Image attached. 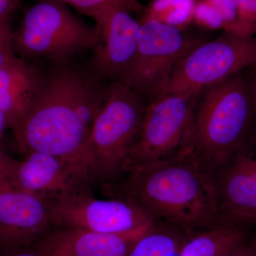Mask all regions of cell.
Instances as JSON below:
<instances>
[{
	"label": "cell",
	"mask_w": 256,
	"mask_h": 256,
	"mask_svg": "<svg viewBox=\"0 0 256 256\" xmlns=\"http://www.w3.org/2000/svg\"><path fill=\"white\" fill-rule=\"evenodd\" d=\"M48 204L53 226L120 234L156 222L131 202L110 197L98 200L92 191L70 194Z\"/></svg>",
	"instance_id": "cell-9"
},
{
	"label": "cell",
	"mask_w": 256,
	"mask_h": 256,
	"mask_svg": "<svg viewBox=\"0 0 256 256\" xmlns=\"http://www.w3.org/2000/svg\"><path fill=\"white\" fill-rule=\"evenodd\" d=\"M255 256H256V255H255Z\"/></svg>",
	"instance_id": "cell-31"
},
{
	"label": "cell",
	"mask_w": 256,
	"mask_h": 256,
	"mask_svg": "<svg viewBox=\"0 0 256 256\" xmlns=\"http://www.w3.org/2000/svg\"><path fill=\"white\" fill-rule=\"evenodd\" d=\"M13 28L10 18L0 22V68L16 56L13 48Z\"/></svg>",
	"instance_id": "cell-22"
},
{
	"label": "cell",
	"mask_w": 256,
	"mask_h": 256,
	"mask_svg": "<svg viewBox=\"0 0 256 256\" xmlns=\"http://www.w3.org/2000/svg\"><path fill=\"white\" fill-rule=\"evenodd\" d=\"M256 112L244 72L204 89L181 151L210 173L233 156L256 151Z\"/></svg>",
	"instance_id": "cell-3"
},
{
	"label": "cell",
	"mask_w": 256,
	"mask_h": 256,
	"mask_svg": "<svg viewBox=\"0 0 256 256\" xmlns=\"http://www.w3.org/2000/svg\"><path fill=\"white\" fill-rule=\"evenodd\" d=\"M130 13L120 6H110L94 20L100 35L92 50L89 70L104 82L126 85L132 72L140 23Z\"/></svg>",
	"instance_id": "cell-10"
},
{
	"label": "cell",
	"mask_w": 256,
	"mask_h": 256,
	"mask_svg": "<svg viewBox=\"0 0 256 256\" xmlns=\"http://www.w3.org/2000/svg\"><path fill=\"white\" fill-rule=\"evenodd\" d=\"M100 188L107 197L131 202L156 223L188 232L220 223L210 174L182 154L132 166L117 182Z\"/></svg>",
	"instance_id": "cell-2"
},
{
	"label": "cell",
	"mask_w": 256,
	"mask_h": 256,
	"mask_svg": "<svg viewBox=\"0 0 256 256\" xmlns=\"http://www.w3.org/2000/svg\"><path fill=\"white\" fill-rule=\"evenodd\" d=\"M52 227L48 202L18 190L0 170V250L32 246Z\"/></svg>",
	"instance_id": "cell-12"
},
{
	"label": "cell",
	"mask_w": 256,
	"mask_h": 256,
	"mask_svg": "<svg viewBox=\"0 0 256 256\" xmlns=\"http://www.w3.org/2000/svg\"><path fill=\"white\" fill-rule=\"evenodd\" d=\"M237 18L230 33L242 36L256 34V0H236Z\"/></svg>",
	"instance_id": "cell-20"
},
{
	"label": "cell",
	"mask_w": 256,
	"mask_h": 256,
	"mask_svg": "<svg viewBox=\"0 0 256 256\" xmlns=\"http://www.w3.org/2000/svg\"><path fill=\"white\" fill-rule=\"evenodd\" d=\"M208 174L220 222L256 225V151L237 154Z\"/></svg>",
	"instance_id": "cell-13"
},
{
	"label": "cell",
	"mask_w": 256,
	"mask_h": 256,
	"mask_svg": "<svg viewBox=\"0 0 256 256\" xmlns=\"http://www.w3.org/2000/svg\"><path fill=\"white\" fill-rule=\"evenodd\" d=\"M146 99L129 86L108 82L105 101L84 148L90 185L117 182L127 170L130 151L140 129Z\"/></svg>",
	"instance_id": "cell-4"
},
{
	"label": "cell",
	"mask_w": 256,
	"mask_h": 256,
	"mask_svg": "<svg viewBox=\"0 0 256 256\" xmlns=\"http://www.w3.org/2000/svg\"><path fill=\"white\" fill-rule=\"evenodd\" d=\"M22 0H0V22L11 18Z\"/></svg>",
	"instance_id": "cell-26"
},
{
	"label": "cell",
	"mask_w": 256,
	"mask_h": 256,
	"mask_svg": "<svg viewBox=\"0 0 256 256\" xmlns=\"http://www.w3.org/2000/svg\"><path fill=\"white\" fill-rule=\"evenodd\" d=\"M10 129L9 121L2 111L0 110V141L3 139L6 130Z\"/></svg>",
	"instance_id": "cell-29"
},
{
	"label": "cell",
	"mask_w": 256,
	"mask_h": 256,
	"mask_svg": "<svg viewBox=\"0 0 256 256\" xmlns=\"http://www.w3.org/2000/svg\"><path fill=\"white\" fill-rule=\"evenodd\" d=\"M256 225L216 224L188 233L178 256H223L252 238Z\"/></svg>",
	"instance_id": "cell-16"
},
{
	"label": "cell",
	"mask_w": 256,
	"mask_h": 256,
	"mask_svg": "<svg viewBox=\"0 0 256 256\" xmlns=\"http://www.w3.org/2000/svg\"><path fill=\"white\" fill-rule=\"evenodd\" d=\"M198 95L170 92L148 101L140 129L130 151L126 172L132 166L180 153Z\"/></svg>",
	"instance_id": "cell-8"
},
{
	"label": "cell",
	"mask_w": 256,
	"mask_h": 256,
	"mask_svg": "<svg viewBox=\"0 0 256 256\" xmlns=\"http://www.w3.org/2000/svg\"><path fill=\"white\" fill-rule=\"evenodd\" d=\"M72 6L79 12L95 20L102 12L110 6H120L132 12L144 10L138 0H58Z\"/></svg>",
	"instance_id": "cell-19"
},
{
	"label": "cell",
	"mask_w": 256,
	"mask_h": 256,
	"mask_svg": "<svg viewBox=\"0 0 256 256\" xmlns=\"http://www.w3.org/2000/svg\"><path fill=\"white\" fill-rule=\"evenodd\" d=\"M108 85L73 60L52 64L30 110L12 129L18 151L68 160L88 176L84 148Z\"/></svg>",
	"instance_id": "cell-1"
},
{
	"label": "cell",
	"mask_w": 256,
	"mask_h": 256,
	"mask_svg": "<svg viewBox=\"0 0 256 256\" xmlns=\"http://www.w3.org/2000/svg\"><path fill=\"white\" fill-rule=\"evenodd\" d=\"M138 22L137 54L126 85L148 101L162 92L178 63L205 41L154 18Z\"/></svg>",
	"instance_id": "cell-7"
},
{
	"label": "cell",
	"mask_w": 256,
	"mask_h": 256,
	"mask_svg": "<svg viewBox=\"0 0 256 256\" xmlns=\"http://www.w3.org/2000/svg\"><path fill=\"white\" fill-rule=\"evenodd\" d=\"M256 66V36L230 32L202 42L178 63L162 92L198 96L214 85Z\"/></svg>",
	"instance_id": "cell-6"
},
{
	"label": "cell",
	"mask_w": 256,
	"mask_h": 256,
	"mask_svg": "<svg viewBox=\"0 0 256 256\" xmlns=\"http://www.w3.org/2000/svg\"><path fill=\"white\" fill-rule=\"evenodd\" d=\"M6 178L22 191L50 202L70 194L92 191L87 175L68 160L32 152L22 160L12 158Z\"/></svg>",
	"instance_id": "cell-11"
},
{
	"label": "cell",
	"mask_w": 256,
	"mask_h": 256,
	"mask_svg": "<svg viewBox=\"0 0 256 256\" xmlns=\"http://www.w3.org/2000/svg\"><path fill=\"white\" fill-rule=\"evenodd\" d=\"M99 35L96 24H88L62 2L40 0L13 30V48L15 54L26 60L62 64L94 50Z\"/></svg>",
	"instance_id": "cell-5"
},
{
	"label": "cell",
	"mask_w": 256,
	"mask_h": 256,
	"mask_svg": "<svg viewBox=\"0 0 256 256\" xmlns=\"http://www.w3.org/2000/svg\"><path fill=\"white\" fill-rule=\"evenodd\" d=\"M248 89L256 112V66L244 72Z\"/></svg>",
	"instance_id": "cell-25"
},
{
	"label": "cell",
	"mask_w": 256,
	"mask_h": 256,
	"mask_svg": "<svg viewBox=\"0 0 256 256\" xmlns=\"http://www.w3.org/2000/svg\"><path fill=\"white\" fill-rule=\"evenodd\" d=\"M193 20L204 28H225L222 14L208 0L196 2L194 10Z\"/></svg>",
	"instance_id": "cell-21"
},
{
	"label": "cell",
	"mask_w": 256,
	"mask_h": 256,
	"mask_svg": "<svg viewBox=\"0 0 256 256\" xmlns=\"http://www.w3.org/2000/svg\"><path fill=\"white\" fill-rule=\"evenodd\" d=\"M3 256H43L33 248L24 247L12 250H5Z\"/></svg>",
	"instance_id": "cell-27"
},
{
	"label": "cell",
	"mask_w": 256,
	"mask_h": 256,
	"mask_svg": "<svg viewBox=\"0 0 256 256\" xmlns=\"http://www.w3.org/2000/svg\"><path fill=\"white\" fill-rule=\"evenodd\" d=\"M188 233L178 227L156 222L134 244L128 256H178Z\"/></svg>",
	"instance_id": "cell-17"
},
{
	"label": "cell",
	"mask_w": 256,
	"mask_h": 256,
	"mask_svg": "<svg viewBox=\"0 0 256 256\" xmlns=\"http://www.w3.org/2000/svg\"><path fill=\"white\" fill-rule=\"evenodd\" d=\"M45 72L32 60L16 56L0 68V110L12 129L40 92Z\"/></svg>",
	"instance_id": "cell-15"
},
{
	"label": "cell",
	"mask_w": 256,
	"mask_h": 256,
	"mask_svg": "<svg viewBox=\"0 0 256 256\" xmlns=\"http://www.w3.org/2000/svg\"><path fill=\"white\" fill-rule=\"evenodd\" d=\"M196 0H152L142 16L182 28L193 20Z\"/></svg>",
	"instance_id": "cell-18"
},
{
	"label": "cell",
	"mask_w": 256,
	"mask_h": 256,
	"mask_svg": "<svg viewBox=\"0 0 256 256\" xmlns=\"http://www.w3.org/2000/svg\"><path fill=\"white\" fill-rule=\"evenodd\" d=\"M256 254V229L252 238L244 245L223 256H255Z\"/></svg>",
	"instance_id": "cell-24"
},
{
	"label": "cell",
	"mask_w": 256,
	"mask_h": 256,
	"mask_svg": "<svg viewBox=\"0 0 256 256\" xmlns=\"http://www.w3.org/2000/svg\"><path fill=\"white\" fill-rule=\"evenodd\" d=\"M216 9L220 12L225 23V32L232 30L237 18V6L236 0H208Z\"/></svg>",
	"instance_id": "cell-23"
},
{
	"label": "cell",
	"mask_w": 256,
	"mask_h": 256,
	"mask_svg": "<svg viewBox=\"0 0 256 256\" xmlns=\"http://www.w3.org/2000/svg\"><path fill=\"white\" fill-rule=\"evenodd\" d=\"M12 160V158L5 154L4 152L0 148V170H2L6 175Z\"/></svg>",
	"instance_id": "cell-28"
},
{
	"label": "cell",
	"mask_w": 256,
	"mask_h": 256,
	"mask_svg": "<svg viewBox=\"0 0 256 256\" xmlns=\"http://www.w3.org/2000/svg\"><path fill=\"white\" fill-rule=\"evenodd\" d=\"M156 222L120 234L53 226L31 247L43 256H128Z\"/></svg>",
	"instance_id": "cell-14"
},
{
	"label": "cell",
	"mask_w": 256,
	"mask_h": 256,
	"mask_svg": "<svg viewBox=\"0 0 256 256\" xmlns=\"http://www.w3.org/2000/svg\"></svg>",
	"instance_id": "cell-30"
}]
</instances>
